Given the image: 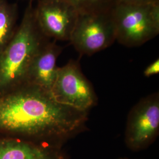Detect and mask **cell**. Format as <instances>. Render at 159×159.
<instances>
[{
	"label": "cell",
	"instance_id": "cell-1",
	"mask_svg": "<svg viewBox=\"0 0 159 159\" xmlns=\"http://www.w3.org/2000/svg\"><path fill=\"white\" fill-rule=\"evenodd\" d=\"M88 114L57 102L41 87L25 84L0 96V137L63 146L85 129Z\"/></svg>",
	"mask_w": 159,
	"mask_h": 159
},
{
	"label": "cell",
	"instance_id": "cell-2",
	"mask_svg": "<svg viewBox=\"0 0 159 159\" xmlns=\"http://www.w3.org/2000/svg\"><path fill=\"white\" fill-rule=\"evenodd\" d=\"M49 40L40 30L30 2L16 33L0 54V96L25 84L31 63Z\"/></svg>",
	"mask_w": 159,
	"mask_h": 159
},
{
	"label": "cell",
	"instance_id": "cell-3",
	"mask_svg": "<svg viewBox=\"0 0 159 159\" xmlns=\"http://www.w3.org/2000/svg\"><path fill=\"white\" fill-rule=\"evenodd\" d=\"M116 41L127 47L142 46L159 34V1L117 2L113 8Z\"/></svg>",
	"mask_w": 159,
	"mask_h": 159
},
{
	"label": "cell",
	"instance_id": "cell-4",
	"mask_svg": "<svg viewBox=\"0 0 159 159\" xmlns=\"http://www.w3.org/2000/svg\"><path fill=\"white\" fill-rule=\"evenodd\" d=\"M50 93L57 102L83 112H89L98 100L79 61L75 60H70L63 67H58Z\"/></svg>",
	"mask_w": 159,
	"mask_h": 159
},
{
	"label": "cell",
	"instance_id": "cell-5",
	"mask_svg": "<svg viewBox=\"0 0 159 159\" xmlns=\"http://www.w3.org/2000/svg\"><path fill=\"white\" fill-rule=\"evenodd\" d=\"M113 8L79 14L69 41L80 56H92L107 48L116 41Z\"/></svg>",
	"mask_w": 159,
	"mask_h": 159
},
{
	"label": "cell",
	"instance_id": "cell-6",
	"mask_svg": "<svg viewBox=\"0 0 159 159\" xmlns=\"http://www.w3.org/2000/svg\"><path fill=\"white\" fill-rule=\"evenodd\" d=\"M159 133V94L144 97L131 109L127 120L125 142L129 149L139 152L148 148Z\"/></svg>",
	"mask_w": 159,
	"mask_h": 159
},
{
	"label": "cell",
	"instance_id": "cell-7",
	"mask_svg": "<svg viewBox=\"0 0 159 159\" xmlns=\"http://www.w3.org/2000/svg\"><path fill=\"white\" fill-rule=\"evenodd\" d=\"M41 31L49 39L70 41L79 13L65 0H39L35 7Z\"/></svg>",
	"mask_w": 159,
	"mask_h": 159
},
{
	"label": "cell",
	"instance_id": "cell-8",
	"mask_svg": "<svg viewBox=\"0 0 159 159\" xmlns=\"http://www.w3.org/2000/svg\"><path fill=\"white\" fill-rule=\"evenodd\" d=\"M0 159H69L63 146L0 137Z\"/></svg>",
	"mask_w": 159,
	"mask_h": 159
},
{
	"label": "cell",
	"instance_id": "cell-9",
	"mask_svg": "<svg viewBox=\"0 0 159 159\" xmlns=\"http://www.w3.org/2000/svg\"><path fill=\"white\" fill-rule=\"evenodd\" d=\"M62 51L63 47L58 46L55 40H49L40 49L31 63L25 84L36 85L50 92L58 68L57 58Z\"/></svg>",
	"mask_w": 159,
	"mask_h": 159
},
{
	"label": "cell",
	"instance_id": "cell-10",
	"mask_svg": "<svg viewBox=\"0 0 159 159\" xmlns=\"http://www.w3.org/2000/svg\"><path fill=\"white\" fill-rule=\"evenodd\" d=\"M17 9L6 0L0 1V54L10 43L17 30Z\"/></svg>",
	"mask_w": 159,
	"mask_h": 159
},
{
	"label": "cell",
	"instance_id": "cell-11",
	"mask_svg": "<svg viewBox=\"0 0 159 159\" xmlns=\"http://www.w3.org/2000/svg\"><path fill=\"white\" fill-rule=\"evenodd\" d=\"M79 12L80 14H90L111 10L116 0H65Z\"/></svg>",
	"mask_w": 159,
	"mask_h": 159
},
{
	"label": "cell",
	"instance_id": "cell-12",
	"mask_svg": "<svg viewBox=\"0 0 159 159\" xmlns=\"http://www.w3.org/2000/svg\"><path fill=\"white\" fill-rule=\"evenodd\" d=\"M159 60L157 58L145 68L143 71V74L145 77H149L154 75L159 74Z\"/></svg>",
	"mask_w": 159,
	"mask_h": 159
},
{
	"label": "cell",
	"instance_id": "cell-13",
	"mask_svg": "<svg viewBox=\"0 0 159 159\" xmlns=\"http://www.w3.org/2000/svg\"><path fill=\"white\" fill-rule=\"evenodd\" d=\"M117 2L126 3V4H144L153 3L159 0H116Z\"/></svg>",
	"mask_w": 159,
	"mask_h": 159
},
{
	"label": "cell",
	"instance_id": "cell-14",
	"mask_svg": "<svg viewBox=\"0 0 159 159\" xmlns=\"http://www.w3.org/2000/svg\"><path fill=\"white\" fill-rule=\"evenodd\" d=\"M127 159V158H120V159Z\"/></svg>",
	"mask_w": 159,
	"mask_h": 159
},
{
	"label": "cell",
	"instance_id": "cell-15",
	"mask_svg": "<svg viewBox=\"0 0 159 159\" xmlns=\"http://www.w3.org/2000/svg\"><path fill=\"white\" fill-rule=\"evenodd\" d=\"M31 1H33V0H31Z\"/></svg>",
	"mask_w": 159,
	"mask_h": 159
},
{
	"label": "cell",
	"instance_id": "cell-16",
	"mask_svg": "<svg viewBox=\"0 0 159 159\" xmlns=\"http://www.w3.org/2000/svg\"><path fill=\"white\" fill-rule=\"evenodd\" d=\"M0 1H1V0H0Z\"/></svg>",
	"mask_w": 159,
	"mask_h": 159
}]
</instances>
